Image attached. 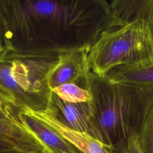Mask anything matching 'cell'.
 Listing matches in <instances>:
<instances>
[{
	"label": "cell",
	"mask_w": 153,
	"mask_h": 153,
	"mask_svg": "<svg viewBox=\"0 0 153 153\" xmlns=\"http://www.w3.org/2000/svg\"><path fill=\"white\" fill-rule=\"evenodd\" d=\"M111 22L105 0H0V48L58 56L90 49Z\"/></svg>",
	"instance_id": "cell-1"
},
{
	"label": "cell",
	"mask_w": 153,
	"mask_h": 153,
	"mask_svg": "<svg viewBox=\"0 0 153 153\" xmlns=\"http://www.w3.org/2000/svg\"><path fill=\"white\" fill-rule=\"evenodd\" d=\"M91 96V137L117 151L137 134L153 103V88L113 82L91 72L86 84Z\"/></svg>",
	"instance_id": "cell-2"
},
{
	"label": "cell",
	"mask_w": 153,
	"mask_h": 153,
	"mask_svg": "<svg viewBox=\"0 0 153 153\" xmlns=\"http://www.w3.org/2000/svg\"><path fill=\"white\" fill-rule=\"evenodd\" d=\"M58 56L0 51V88L13 97L19 111H39L48 107L52 91L47 78Z\"/></svg>",
	"instance_id": "cell-3"
},
{
	"label": "cell",
	"mask_w": 153,
	"mask_h": 153,
	"mask_svg": "<svg viewBox=\"0 0 153 153\" xmlns=\"http://www.w3.org/2000/svg\"><path fill=\"white\" fill-rule=\"evenodd\" d=\"M153 55V38L143 20L104 31L91 47L88 60L93 74L105 76L114 68L140 62Z\"/></svg>",
	"instance_id": "cell-4"
},
{
	"label": "cell",
	"mask_w": 153,
	"mask_h": 153,
	"mask_svg": "<svg viewBox=\"0 0 153 153\" xmlns=\"http://www.w3.org/2000/svg\"><path fill=\"white\" fill-rule=\"evenodd\" d=\"M90 48H81L58 56V62L48 75V83L52 90L66 83L75 84L85 89L91 70L88 55Z\"/></svg>",
	"instance_id": "cell-5"
},
{
	"label": "cell",
	"mask_w": 153,
	"mask_h": 153,
	"mask_svg": "<svg viewBox=\"0 0 153 153\" xmlns=\"http://www.w3.org/2000/svg\"><path fill=\"white\" fill-rule=\"evenodd\" d=\"M47 108L66 127L91 136L90 102H68L52 91Z\"/></svg>",
	"instance_id": "cell-6"
},
{
	"label": "cell",
	"mask_w": 153,
	"mask_h": 153,
	"mask_svg": "<svg viewBox=\"0 0 153 153\" xmlns=\"http://www.w3.org/2000/svg\"><path fill=\"white\" fill-rule=\"evenodd\" d=\"M20 123L42 143L47 153H79L80 150L50 127L25 110L18 112Z\"/></svg>",
	"instance_id": "cell-7"
},
{
	"label": "cell",
	"mask_w": 153,
	"mask_h": 153,
	"mask_svg": "<svg viewBox=\"0 0 153 153\" xmlns=\"http://www.w3.org/2000/svg\"><path fill=\"white\" fill-rule=\"evenodd\" d=\"M33 116L43 122L84 153H110L98 140L85 133L79 132L65 126L49 109L34 112Z\"/></svg>",
	"instance_id": "cell-8"
},
{
	"label": "cell",
	"mask_w": 153,
	"mask_h": 153,
	"mask_svg": "<svg viewBox=\"0 0 153 153\" xmlns=\"http://www.w3.org/2000/svg\"><path fill=\"white\" fill-rule=\"evenodd\" d=\"M105 76L113 82L153 88V55L135 64L115 67Z\"/></svg>",
	"instance_id": "cell-9"
},
{
	"label": "cell",
	"mask_w": 153,
	"mask_h": 153,
	"mask_svg": "<svg viewBox=\"0 0 153 153\" xmlns=\"http://www.w3.org/2000/svg\"><path fill=\"white\" fill-rule=\"evenodd\" d=\"M60 99L71 103L90 102L89 92L75 84L66 83L52 90Z\"/></svg>",
	"instance_id": "cell-10"
},
{
	"label": "cell",
	"mask_w": 153,
	"mask_h": 153,
	"mask_svg": "<svg viewBox=\"0 0 153 153\" xmlns=\"http://www.w3.org/2000/svg\"><path fill=\"white\" fill-rule=\"evenodd\" d=\"M137 139L143 153H153V103L137 133Z\"/></svg>",
	"instance_id": "cell-11"
},
{
	"label": "cell",
	"mask_w": 153,
	"mask_h": 153,
	"mask_svg": "<svg viewBox=\"0 0 153 153\" xmlns=\"http://www.w3.org/2000/svg\"><path fill=\"white\" fill-rule=\"evenodd\" d=\"M19 111L13 97L0 88V120L19 121Z\"/></svg>",
	"instance_id": "cell-12"
},
{
	"label": "cell",
	"mask_w": 153,
	"mask_h": 153,
	"mask_svg": "<svg viewBox=\"0 0 153 153\" xmlns=\"http://www.w3.org/2000/svg\"><path fill=\"white\" fill-rule=\"evenodd\" d=\"M109 152L110 153H143L139 143L136 134H132L127 142L118 151Z\"/></svg>",
	"instance_id": "cell-13"
},
{
	"label": "cell",
	"mask_w": 153,
	"mask_h": 153,
	"mask_svg": "<svg viewBox=\"0 0 153 153\" xmlns=\"http://www.w3.org/2000/svg\"><path fill=\"white\" fill-rule=\"evenodd\" d=\"M0 153H47L43 150H27L19 148H7L0 149Z\"/></svg>",
	"instance_id": "cell-14"
},
{
	"label": "cell",
	"mask_w": 153,
	"mask_h": 153,
	"mask_svg": "<svg viewBox=\"0 0 153 153\" xmlns=\"http://www.w3.org/2000/svg\"><path fill=\"white\" fill-rule=\"evenodd\" d=\"M19 148L21 149H24L20 146L19 145L15 142L0 136V149L1 148Z\"/></svg>",
	"instance_id": "cell-15"
},
{
	"label": "cell",
	"mask_w": 153,
	"mask_h": 153,
	"mask_svg": "<svg viewBox=\"0 0 153 153\" xmlns=\"http://www.w3.org/2000/svg\"><path fill=\"white\" fill-rule=\"evenodd\" d=\"M145 22L150 28L152 38H153V0H151V1L150 8H149L148 16Z\"/></svg>",
	"instance_id": "cell-16"
},
{
	"label": "cell",
	"mask_w": 153,
	"mask_h": 153,
	"mask_svg": "<svg viewBox=\"0 0 153 153\" xmlns=\"http://www.w3.org/2000/svg\"><path fill=\"white\" fill-rule=\"evenodd\" d=\"M79 153H84V152H82V151H80V152H79Z\"/></svg>",
	"instance_id": "cell-17"
},
{
	"label": "cell",
	"mask_w": 153,
	"mask_h": 153,
	"mask_svg": "<svg viewBox=\"0 0 153 153\" xmlns=\"http://www.w3.org/2000/svg\"><path fill=\"white\" fill-rule=\"evenodd\" d=\"M1 50H2V48H0V51H1Z\"/></svg>",
	"instance_id": "cell-18"
}]
</instances>
